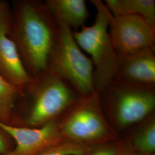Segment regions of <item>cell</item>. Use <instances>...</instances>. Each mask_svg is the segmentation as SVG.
Listing matches in <instances>:
<instances>
[{
    "label": "cell",
    "mask_w": 155,
    "mask_h": 155,
    "mask_svg": "<svg viewBox=\"0 0 155 155\" xmlns=\"http://www.w3.org/2000/svg\"><path fill=\"white\" fill-rule=\"evenodd\" d=\"M58 26L45 2L21 0L13 3L9 35L31 77L47 71Z\"/></svg>",
    "instance_id": "6da1fadb"
},
{
    "label": "cell",
    "mask_w": 155,
    "mask_h": 155,
    "mask_svg": "<svg viewBox=\"0 0 155 155\" xmlns=\"http://www.w3.org/2000/svg\"><path fill=\"white\" fill-rule=\"evenodd\" d=\"M72 86L48 71L23 86L20 113L10 125L38 127L55 120L79 97Z\"/></svg>",
    "instance_id": "7a4b0ae2"
},
{
    "label": "cell",
    "mask_w": 155,
    "mask_h": 155,
    "mask_svg": "<svg viewBox=\"0 0 155 155\" xmlns=\"http://www.w3.org/2000/svg\"><path fill=\"white\" fill-rule=\"evenodd\" d=\"M99 94L106 117L119 134L155 113V86L117 77Z\"/></svg>",
    "instance_id": "3957f363"
},
{
    "label": "cell",
    "mask_w": 155,
    "mask_h": 155,
    "mask_svg": "<svg viewBox=\"0 0 155 155\" xmlns=\"http://www.w3.org/2000/svg\"><path fill=\"white\" fill-rule=\"evenodd\" d=\"M56 121L65 140L85 147L93 148L120 137L107 121L96 91L80 95Z\"/></svg>",
    "instance_id": "277c9868"
},
{
    "label": "cell",
    "mask_w": 155,
    "mask_h": 155,
    "mask_svg": "<svg viewBox=\"0 0 155 155\" xmlns=\"http://www.w3.org/2000/svg\"><path fill=\"white\" fill-rule=\"evenodd\" d=\"M97 14L94 24L72 31L78 45L91 56L93 64V84L100 93L117 75L118 54L109 33L110 12L101 0H91Z\"/></svg>",
    "instance_id": "5b68a950"
},
{
    "label": "cell",
    "mask_w": 155,
    "mask_h": 155,
    "mask_svg": "<svg viewBox=\"0 0 155 155\" xmlns=\"http://www.w3.org/2000/svg\"><path fill=\"white\" fill-rule=\"evenodd\" d=\"M58 25L47 71L70 83L79 95L93 92L94 68L91 59L81 50L73 36L72 29L63 24Z\"/></svg>",
    "instance_id": "8992f818"
},
{
    "label": "cell",
    "mask_w": 155,
    "mask_h": 155,
    "mask_svg": "<svg viewBox=\"0 0 155 155\" xmlns=\"http://www.w3.org/2000/svg\"><path fill=\"white\" fill-rule=\"evenodd\" d=\"M109 33L118 55L132 54L146 48L155 50V29L141 17L113 16Z\"/></svg>",
    "instance_id": "52a82bcc"
},
{
    "label": "cell",
    "mask_w": 155,
    "mask_h": 155,
    "mask_svg": "<svg viewBox=\"0 0 155 155\" xmlns=\"http://www.w3.org/2000/svg\"><path fill=\"white\" fill-rule=\"evenodd\" d=\"M0 129L15 142L11 150L4 155H32L66 141L55 120L38 127L15 126L0 122Z\"/></svg>",
    "instance_id": "ba28073f"
},
{
    "label": "cell",
    "mask_w": 155,
    "mask_h": 155,
    "mask_svg": "<svg viewBox=\"0 0 155 155\" xmlns=\"http://www.w3.org/2000/svg\"><path fill=\"white\" fill-rule=\"evenodd\" d=\"M11 8L4 1L0 3V74L7 81L19 87L29 83L32 77L23 64L16 45L9 35Z\"/></svg>",
    "instance_id": "9c48e42d"
},
{
    "label": "cell",
    "mask_w": 155,
    "mask_h": 155,
    "mask_svg": "<svg viewBox=\"0 0 155 155\" xmlns=\"http://www.w3.org/2000/svg\"><path fill=\"white\" fill-rule=\"evenodd\" d=\"M117 77L129 82L155 86V50L146 48L132 54H118Z\"/></svg>",
    "instance_id": "30bf717a"
},
{
    "label": "cell",
    "mask_w": 155,
    "mask_h": 155,
    "mask_svg": "<svg viewBox=\"0 0 155 155\" xmlns=\"http://www.w3.org/2000/svg\"><path fill=\"white\" fill-rule=\"evenodd\" d=\"M45 4L58 24H64L74 31L84 26L89 17L84 0H47Z\"/></svg>",
    "instance_id": "8fae6325"
},
{
    "label": "cell",
    "mask_w": 155,
    "mask_h": 155,
    "mask_svg": "<svg viewBox=\"0 0 155 155\" xmlns=\"http://www.w3.org/2000/svg\"><path fill=\"white\" fill-rule=\"evenodd\" d=\"M121 137L131 150L155 153V113L134 125Z\"/></svg>",
    "instance_id": "7c38bea8"
},
{
    "label": "cell",
    "mask_w": 155,
    "mask_h": 155,
    "mask_svg": "<svg viewBox=\"0 0 155 155\" xmlns=\"http://www.w3.org/2000/svg\"><path fill=\"white\" fill-rule=\"evenodd\" d=\"M105 2L113 16L141 17L155 29V0H105Z\"/></svg>",
    "instance_id": "4fadbf2b"
},
{
    "label": "cell",
    "mask_w": 155,
    "mask_h": 155,
    "mask_svg": "<svg viewBox=\"0 0 155 155\" xmlns=\"http://www.w3.org/2000/svg\"><path fill=\"white\" fill-rule=\"evenodd\" d=\"M23 87L12 84L0 74V122L10 125Z\"/></svg>",
    "instance_id": "5bb4252c"
},
{
    "label": "cell",
    "mask_w": 155,
    "mask_h": 155,
    "mask_svg": "<svg viewBox=\"0 0 155 155\" xmlns=\"http://www.w3.org/2000/svg\"><path fill=\"white\" fill-rule=\"evenodd\" d=\"M91 148L68 141H64L32 155H83Z\"/></svg>",
    "instance_id": "9a60e30c"
},
{
    "label": "cell",
    "mask_w": 155,
    "mask_h": 155,
    "mask_svg": "<svg viewBox=\"0 0 155 155\" xmlns=\"http://www.w3.org/2000/svg\"><path fill=\"white\" fill-rule=\"evenodd\" d=\"M130 149L122 137L95 147L83 155H129Z\"/></svg>",
    "instance_id": "2e32d148"
},
{
    "label": "cell",
    "mask_w": 155,
    "mask_h": 155,
    "mask_svg": "<svg viewBox=\"0 0 155 155\" xmlns=\"http://www.w3.org/2000/svg\"><path fill=\"white\" fill-rule=\"evenodd\" d=\"M12 140L9 136L0 129V155H4L11 150L13 145L11 144Z\"/></svg>",
    "instance_id": "e0dca14e"
},
{
    "label": "cell",
    "mask_w": 155,
    "mask_h": 155,
    "mask_svg": "<svg viewBox=\"0 0 155 155\" xmlns=\"http://www.w3.org/2000/svg\"><path fill=\"white\" fill-rule=\"evenodd\" d=\"M129 155H155V153H141L133 151L130 150V152Z\"/></svg>",
    "instance_id": "ac0fdd59"
},
{
    "label": "cell",
    "mask_w": 155,
    "mask_h": 155,
    "mask_svg": "<svg viewBox=\"0 0 155 155\" xmlns=\"http://www.w3.org/2000/svg\"><path fill=\"white\" fill-rule=\"evenodd\" d=\"M0 3H1V1H0Z\"/></svg>",
    "instance_id": "d6986e66"
}]
</instances>
